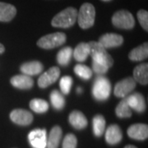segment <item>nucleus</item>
Returning a JSON list of instances; mask_svg holds the SVG:
<instances>
[{"mask_svg":"<svg viewBox=\"0 0 148 148\" xmlns=\"http://www.w3.org/2000/svg\"><path fill=\"white\" fill-rule=\"evenodd\" d=\"M77 12L75 8L69 7L53 16L51 25L53 27L69 28L73 27L77 19Z\"/></svg>","mask_w":148,"mask_h":148,"instance_id":"f257e3e1","label":"nucleus"},{"mask_svg":"<svg viewBox=\"0 0 148 148\" xmlns=\"http://www.w3.org/2000/svg\"><path fill=\"white\" fill-rule=\"evenodd\" d=\"M87 44L89 46L90 55L92 58V61L106 65L109 69L113 66L114 59L110 54L107 52L106 48L103 47L100 43L96 41H90Z\"/></svg>","mask_w":148,"mask_h":148,"instance_id":"f03ea898","label":"nucleus"},{"mask_svg":"<svg viewBox=\"0 0 148 148\" xmlns=\"http://www.w3.org/2000/svg\"><path fill=\"white\" fill-rule=\"evenodd\" d=\"M111 92V84L110 80L104 76H98L94 81L91 88V93L96 101H104L107 100Z\"/></svg>","mask_w":148,"mask_h":148,"instance_id":"7ed1b4c3","label":"nucleus"},{"mask_svg":"<svg viewBox=\"0 0 148 148\" xmlns=\"http://www.w3.org/2000/svg\"><path fill=\"white\" fill-rule=\"evenodd\" d=\"M95 7L90 3H84L77 12V21L82 29H89L95 23Z\"/></svg>","mask_w":148,"mask_h":148,"instance_id":"20e7f679","label":"nucleus"},{"mask_svg":"<svg viewBox=\"0 0 148 148\" xmlns=\"http://www.w3.org/2000/svg\"><path fill=\"white\" fill-rule=\"evenodd\" d=\"M67 40V36L63 32H55L42 36L37 41V45L45 49H51L63 45Z\"/></svg>","mask_w":148,"mask_h":148,"instance_id":"39448f33","label":"nucleus"},{"mask_svg":"<svg viewBox=\"0 0 148 148\" xmlns=\"http://www.w3.org/2000/svg\"><path fill=\"white\" fill-rule=\"evenodd\" d=\"M112 24L117 28L130 30L135 26V19L132 14L127 10H119L112 16Z\"/></svg>","mask_w":148,"mask_h":148,"instance_id":"423d86ee","label":"nucleus"},{"mask_svg":"<svg viewBox=\"0 0 148 148\" xmlns=\"http://www.w3.org/2000/svg\"><path fill=\"white\" fill-rule=\"evenodd\" d=\"M136 85L137 82L132 77H126L117 82L114 89V94L116 97L124 98L135 89Z\"/></svg>","mask_w":148,"mask_h":148,"instance_id":"0eeeda50","label":"nucleus"},{"mask_svg":"<svg viewBox=\"0 0 148 148\" xmlns=\"http://www.w3.org/2000/svg\"><path fill=\"white\" fill-rule=\"evenodd\" d=\"M60 69L58 67H52L38 78V86L40 88H46L53 84L60 76Z\"/></svg>","mask_w":148,"mask_h":148,"instance_id":"6e6552de","label":"nucleus"},{"mask_svg":"<svg viewBox=\"0 0 148 148\" xmlns=\"http://www.w3.org/2000/svg\"><path fill=\"white\" fill-rule=\"evenodd\" d=\"M29 143L33 148H46L47 133L45 129H35L28 135Z\"/></svg>","mask_w":148,"mask_h":148,"instance_id":"1a4fd4ad","label":"nucleus"},{"mask_svg":"<svg viewBox=\"0 0 148 148\" xmlns=\"http://www.w3.org/2000/svg\"><path fill=\"white\" fill-rule=\"evenodd\" d=\"M10 119L13 123L21 126L30 125L34 119L32 113L23 109H16L12 111Z\"/></svg>","mask_w":148,"mask_h":148,"instance_id":"9d476101","label":"nucleus"},{"mask_svg":"<svg viewBox=\"0 0 148 148\" xmlns=\"http://www.w3.org/2000/svg\"><path fill=\"white\" fill-rule=\"evenodd\" d=\"M98 42L106 49L119 47L123 43V37L115 33H106L100 37Z\"/></svg>","mask_w":148,"mask_h":148,"instance_id":"9b49d317","label":"nucleus"},{"mask_svg":"<svg viewBox=\"0 0 148 148\" xmlns=\"http://www.w3.org/2000/svg\"><path fill=\"white\" fill-rule=\"evenodd\" d=\"M126 99L128 106L132 110H134L138 113H143L146 110L147 105H146L145 98L141 93L139 92L132 93L131 95H127Z\"/></svg>","mask_w":148,"mask_h":148,"instance_id":"f8f14e48","label":"nucleus"},{"mask_svg":"<svg viewBox=\"0 0 148 148\" xmlns=\"http://www.w3.org/2000/svg\"><path fill=\"white\" fill-rule=\"evenodd\" d=\"M127 135L135 140H145L148 137V126L144 123H135L127 128Z\"/></svg>","mask_w":148,"mask_h":148,"instance_id":"ddd939ff","label":"nucleus"},{"mask_svg":"<svg viewBox=\"0 0 148 148\" xmlns=\"http://www.w3.org/2000/svg\"><path fill=\"white\" fill-rule=\"evenodd\" d=\"M11 84L14 87L21 90H29L32 89L34 86V80L26 74L13 76L10 80Z\"/></svg>","mask_w":148,"mask_h":148,"instance_id":"4468645a","label":"nucleus"},{"mask_svg":"<svg viewBox=\"0 0 148 148\" xmlns=\"http://www.w3.org/2000/svg\"><path fill=\"white\" fill-rule=\"evenodd\" d=\"M123 138V132L121 128L117 124H112L109 126L106 132V141L110 145H115L121 142Z\"/></svg>","mask_w":148,"mask_h":148,"instance_id":"2eb2a0df","label":"nucleus"},{"mask_svg":"<svg viewBox=\"0 0 148 148\" xmlns=\"http://www.w3.org/2000/svg\"><path fill=\"white\" fill-rule=\"evenodd\" d=\"M70 124L76 129H83L87 126V119L83 113L79 110H73L70 113L69 117Z\"/></svg>","mask_w":148,"mask_h":148,"instance_id":"dca6fc26","label":"nucleus"},{"mask_svg":"<svg viewBox=\"0 0 148 148\" xmlns=\"http://www.w3.org/2000/svg\"><path fill=\"white\" fill-rule=\"evenodd\" d=\"M44 69L43 65L40 61H30L21 64L20 70L23 74L28 76H35L40 74Z\"/></svg>","mask_w":148,"mask_h":148,"instance_id":"f3484780","label":"nucleus"},{"mask_svg":"<svg viewBox=\"0 0 148 148\" xmlns=\"http://www.w3.org/2000/svg\"><path fill=\"white\" fill-rule=\"evenodd\" d=\"M16 8L10 3L0 2V21L8 22L16 16Z\"/></svg>","mask_w":148,"mask_h":148,"instance_id":"a211bd4d","label":"nucleus"},{"mask_svg":"<svg viewBox=\"0 0 148 148\" xmlns=\"http://www.w3.org/2000/svg\"><path fill=\"white\" fill-rule=\"evenodd\" d=\"M136 82L141 85H147L148 83V64H141L135 67L133 70V77Z\"/></svg>","mask_w":148,"mask_h":148,"instance_id":"6ab92c4d","label":"nucleus"},{"mask_svg":"<svg viewBox=\"0 0 148 148\" xmlns=\"http://www.w3.org/2000/svg\"><path fill=\"white\" fill-rule=\"evenodd\" d=\"M148 57V44L147 42L143 43L138 47L134 48L130 51L128 58L132 61H143Z\"/></svg>","mask_w":148,"mask_h":148,"instance_id":"aec40b11","label":"nucleus"},{"mask_svg":"<svg viewBox=\"0 0 148 148\" xmlns=\"http://www.w3.org/2000/svg\"><path fill=\"white\" fill-rule=\"evenodd\" d=\"M62 135L63 131L59 126H54L52 127L47 138V148H58L62 138Z\"/></svg>","mask_w":148,"mask_h":148,"instance_id":"412c9836","label":"nucleus"},{"mask_svg":"<svg viewBox=\"0 0 148 148\" xmlns=\"http://www.w3.org/2000/svg\"><path fill=\"white\" fill-rule=\"evenodd\" d=\"M73 55L77 62H80V63L85 62L87 57L90 55L88 44L85 42L80 43L79 45H77V47L74 49Z\"/></svg>","mask_w":148,"mask_h":148,"instance_id":"4be33fe9","label":"nucleus"},{"mask_svg":"<svg viewBox=\"0 0 148 148\" xmlns=\"http://www.w3.org/2000/svg\"><path fill=\"white\" fill-rule=\"evenodd\" d=\"M93 132L95 137H101L106 130V122L105 118L101 114H96L93 118Z\"/></svg>","mask_w":148,"mask_h":148,"instance_id":"5701e85b","label":"nucleus"},{"mask_svg":"<svg viewBox=\"0 0 148 148\" xmlns=\"http://www.w3.org/2000/svg\"><path fill=\"white\" fill-rule=\"evenodd\" d=\"M73 49L71 47H64L60 49L57 53V62L59 65L66 66L70 63V60L73 57Z\"/></svg>","mask_w":148,"mask_h":148,"instance_id":"b1692460","label":"nucleus"},{"mask_svg":"<svg viewBox=\"0 0 148 148\" xmlns=\"http://www.w3.org/2000/svg\"><path fill=\"white\" fill-rule=\"evenodd\" d=\"M115 113H116L117 116L121 119L130 118L132 116V110L127 104L126 97L123 98V100L119 103V105L117 106L115 109Z\"/></svg>","mask_w":148,"mask_h":148,"instance_id":"393cba45","label":"nucleus"},{"mask_svg":"<svg viewBox=\"0 0 148 148\" xmlns=\"http://www.w3.org/2000/svg\"><path fill=\"white\" fill-rule=\"evenodd\" d=\"M50 101L55 110H63L65 106V99L58 90H53L50 93Z\"/></svg>","mask_w":148,"mask_h":148,"instance_id":"a878e982","label":"nucleus"},{"mask_svg":"<svg viewBox=\"0 0 148 148\" xmlns=\"http://www.w3.org/2000/svg\"><path fill=\"white\" fill-rule=\"evenodd\" d=\"M30 108L38 114H43L49 110V104L46 101L42 99H33L30 102Z\"/></svg>","mask_w":148,"mask_h":148,"instance_id":"bb28decb","label":"nucleus"},{"mask_svg":"<svg viewBox=\"0 0 148 148\" xmlns=\"http://www.w3.org/2000/svg\"><path fill=\"white\" fill-rule=\"evenodd\" d=\"M74 73L84 80L90 79L92 77V70L84 64H77L74 67Z\"/></svg>","mask_w":148,"mask_h":148,"instance_id":"cd10ccee","label":"nucleus"},{"mask_svg":"<svg viewBox=\"0 0 148 148\" xmlns=\"http://www.w3.org/2000/svg\"><path fill=\"white\" fill-rule=\"evenodd\" d=\"M73 78L70 76H64L60 79V82H59L60 90L64 95L69 94L71 90V87L73 86Z\"/></svg>","mask_w":148,"mask_h":148,"instance_id":"c85d7f7f","label":"nucleus"},{"mask_svg":"<svg viewBox=\"0 0 148 148\" xmlns=\"http://www.w3.org/2000/svg\"><path fill=\"white\" fill-rule=\"evenodd\" d=\"M77 139L73 133L67 134L63 141V148H77Z\"/></svg>","mask_w":148,"mask_h":148,"instance_id":"c756f323","label":"nucleus"},{"mask_svg":"<svg viewBox=\"0 0 148 148\" xmlns=\"http://www.w3.org/2000/svg\"><path fill=\"white\" fill-rule=\"evenodd\" d=\"M138 16V19L140 25L142 26L143 29L148 32V12L147 11L144 10V9H141L137 13Z\"/></svg>","mask_w":148,"mask_h":148,"instance_id":"7c9ffc66","label":"nucleus"},{"mask_svg":"<svg viewBox=\"0 0 148 148\" xmlns=\"http://www.w3.org/2000/svg\"><path fill=\"white\" fill-rule=\"evenodd\" d=\"M92 70L97 75H104V74H106L108 72L109 68L107 66H106V65L98 64V63H96L95 61H92Z\"/></svg>","mask_w":148,"mask_h":148,"instance_id":"2f4dec72","label":"nucleus"},{"mask_svg":"<svg viewBox=\"0 0 148 148\" xmlns=\"http://www.w3.org/2000/svg\"><path fill=\"white\" fill-rule=\"evenodd\" d=\"M4 51H5V48L0 43V53H3Z\"/></svg>","mask_w":148,"mask_h":148,"instance_id":"473e14b6","label":"nucleus"},{"mask_svg":"<svg viewBox=\"0 0 148 148\" xmlns=\"http://www.w3.org/2000/svg\"><path fill=\"white\" fill-rule=\"evenodd\" d=\"M124 148H137L135 146H132V145H127V146H126Z\"/></svg>","mask_w":148,"mask_h":148,"instance_id":"72a5a7b5","label":"nucleus"},{"mask_svg":"<svg viewBox=\"0 0 148 148\" xmlns=\"http://www.w3.org/2000/svg\"><path fill=\"white\" fill-rule=\"evenodd\" d=\"M82 89L81 87H77V93H82Z\"/></svg>","mask_w":148,"mask_h":148,"instance_id":"f704fd0d","label":"nucleus"},{"mask_svg":"<svg viewBox=\"0 0 148 148\" xmlns=\"http://www.w3.org/2000/svg\"><path fill=\"white\" fill-rule=\"evenodd\" d=\"M102 1H105V2H108V1H110V0H102Z\"/></svg>","mask_w":148,"mask_h":148,"instance_id":"c9c22d12","label":"nucleus"}]
</instances>
